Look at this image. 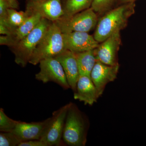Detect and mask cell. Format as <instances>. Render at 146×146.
<instances>
[{
  "label": "cell",
  "mask_w": 146,
  "mask_h": 146,
  "mask_svg": "<svg viewBox=\"0 0 146 146\" xmlns=\"http://www.w3.org/2000/svg\"><path fill=\"white\" fill-rule=\"evenodd\" d=\"M135 2L115 7L99 18L94 36L99 43L103 42L127 26L129 18L135 13Z\"/></svg>",
  "instance_id": "1"
},
{
  "label": "cell",
  "mask_w": 146,
  "mask_h": 146,
  "mask_svg": "<svg viewBox=\"0 0 146 146\" xmlns=\"http://www.w3.org/2000/svg\"><path fill=\"white\" fill-rule=\"evenodd\" d=\"M89 126L86 115L74 104L69 103L63 129V140L71 146H84Z\"/></svg>",
  "instance_id": "2"
},
{
  "label": "cell",
  "mask_w": 146,
  "mask_h": 146,
  "mask_svg": "<svg viewBox=\"0 0 146 146\" xmlns=\"http://www.w3.org/2000/svg\"><path fill=\"white\" fill-rule=\"evenodd\" d=\"M65 50L63 33L54 22H52L32 55L29 63L37 65L43 59L55 57Z\"/></svg>",
  "instance_id": "3"
},
{
  "label": "cell",
  "mask_w": 146,
  "mask_h": 146,
  "mask_svg": "<svg viewBox=\"0 0 146 146\" xmlns=\"http://www.w3.org/2000/svg\"><path fill=\"white\" fill-rule=\"evenodd\" d=\"M42 18L39 24L27 35L11 47L15 62L23 67L26 66L37 45L41 42L51 22Z\"/></svg>",
  "instance_id": "4"
},
{
  "label": "cell",
  "mask_w": 146,
  "mask_h": 146,
  "mask_svg": "<svg viewBox=\"0 0 146 146\" xmlns=\"http://www.w3.org/2000/svg\"><path fill=\"white\" fill-rule=\"evenodd\" d=\"M99 17L91 7L69 16H62L55 23L63 33H88L96 27Z\"/></svg>",
  "instance_id": "5"
},
{
  "label": "cell",
  "mask_w": 146,
  "mask_h": 146,
  "mask_svg": "<svg viewBox=\"0 0 146 146\" xmlns=\"http://www.w3.org/2000/svg\"><path fill=\"white\" fill-rule=\"evenodd\" d=\"M39 64L40 71L35 74L36 79L44 83L52 82L66 90L70 88L63 67L55 58H45Z\"/></svg>",
  "instance_id": "6"
},
{
  "label": "cell",
  "mask_w": 146,
  "mask_h": 146,
  "mask_svg": "<svg viewBox=\"0 0 146 146\" xmlns=\"http://www.w3.org/2000/svg\"><path fill=\"white\" fill-rule=\"evenodd\" d=\"M69 103L53 112L52 117L45 128L40 140L48 146H59L63 138V129Z\"/></svg>",
  "instance_id": "7"
},
{
  "label": "cell",
  "mask_w": 146,
  "mask_h": 146,
  "mask_svg": "<svg viewBox=\"0 0 146 146\" xmlns=\"http://www.w3.org/2000/svg\"><path fill=\"white\" fill-rule=\"evenodd\" d=\"M121 44L120 31L117 32L100 43L94 49L97 60L107 65H119L118 54Z\"/></svg>",
  "instance_id": "8"
},
{
  "label": "cell",
  "mask_w": 146,
  "mask_h": 146,
  "mask_svg": "<svg viewBox=\"0 0 146 146\" xmlns=\"http://www.w3.org/2000/svg\"><path fill=\"white\" fill-rule=\"evenodd\" d=\"M63 34L65 50L75 53L94 50L99 44L94 36L87 32H72Z\"/></svg>",
  "instance_id": "9"
},
{
  "label": "cell",
  "mask_w": 146,
  "mask_h": 146,
  "mask_svg": "<svg viewBox=\"0 0 146 146\" xmlns=\"http://www.w3.org/2000/svg\"><path fill=\"white\" fill-rule=\"evenodd\" d=\"M26 10L38 13L42 18L51 22H55L64 16L61 0H43L34 2L29 1Z\"/></svg>",
  "instance_id": "10"
},
{
  "label": "cell",
  "mask_w": 146,
  "mask_h": 146,
  "mask_svg": "<svg viewBox=\"0 0 146 146\" xmlns=\"http://www.w3.org/2000/svg\"><path fill=\"white\" fill-rule=\"evenodd\" d=\"M119 68V64L112 66L97 60L91 72V78L99 97L102 95L108 84L117 78Z\"/></svg>",
  "instance_id": "11"
},
{
  "label": "cell",
  "mask_w": 146,
  "mask_h": 146,
  "mask_svg": "<svg viewBox=\"0 0 146 146\" xmlns=\"http://www.w3.org/2000/svg\"><path fill=\"white\" fill-rule=\"evenodd\" d=\"M29 13L26 20L9 35H2L0 37V44L8 46H13L30 33L39 23L43 18L38 13L26 10Z\"/></svg>",
  "instance_id": "12"
},
{
  "label": "cell",
  "mask_w": 146,
  "mask_h": 146,
  "mask_svg": "<svg viewBox=\"0 0 146 146\" xmlns=\"http://www.w3.org/2000/svg\"><path fill=\"white\" fill-rule=\"evenodd\" d=\"M55 58L62 65L68 84L71 89L74 92L80 76L75 53L69 50H65Z\"/></svg>",
  "instance_id": "13"
},
{
  "label": "cell",
  "mask_w": 146,
  "mask_h": 146,
  "mask_svg": "<svg viewBox=\"0 0 146 146\" xmlns=\"http://www.w3.org/2000/svg\"><path fill=\"white\" fill-rule=\"evenodd\" d=\"M74 97L85 105L92 106L96 102L100 97L91 76H80Z\"/></svg>",
  "instance_id": "14"
},
{
  "label": "cell",
  "mask_w": 146,
  "mask_h": 146,
  "mask_svg": "<svg viewBox=\"0 0 146 146\" xmlns=\"http://www.w3.org/2000/svg\"><path fill=\"white\" fill-rule=\"evenodd\" d=\"M50 118L44 121L36 122L26 123L18 121L12 132L16 134L23 141L40 140Z\"/></svg>",
  "instance_id": "15"
},
{
  "label": "cell",
  "mask_w": 146,
  "mask_h": 146,
  "mask_svg": "<svg viewBox=\"0 0 146 146\" xmlns=\"http://www.w3.org/2000/svg\"><path fill=\"white\" fill-rule=\"evenodd\" d=\"M75 54L80 76H91V72L97 61L94 49Z\"/></svg>",
  "instance_id": "16"
},
{
  "label": "cell",
  "mask_w": 146,
  "mask_h": 146,
  "mask_svg": "<svg viewBox=\"0 0 146 146\" xmlns=\"http://www.w3.org/2000/svg\"><path fill=\"white\" fill-rule=\"evenodd\" d=\"M94 0H65L63 16H69L91 7Z\"/></svg>",
  "instance_id": "17"
},
{
  "label": "cell",
  "mask_w": 146,
  "mask_h": 146,
  "mask_svg": "<svg viewBox=\"0 0 146 146\" xmlns=\"http://www.w3.org/2000/svg\"><path fill=\"white\" fill-rule=\"evenodd\" d=\"M29 16V13L26 11H18L15 9L9 8L7 9L5 18H0L4 19L13 28L16 29L18 27L23 24Z\"/></svg>",
  "instance_id": "18"
},
{
  "label": "cell",
  "mask_w": 146,
  "mask_h": 146,
  "mask_svg": "<svg viewBox=\"0 0 146 146\" xmlns=\"http://www.w3.org/2000/svg\"><path fill=\"white\" fill-rule=\"evenodd\" d=\"M115 0H94L91 7L100 17L115 7Z\"/></svg>",
  "instance_id": "19"
},
{
  "label": "cell",
  "mask_w": 146,
  "mask_h": 146,
  "mask_svg": "<svg viewBox=\"0 0 146 146\" xmlns=\"http://www.w3.org/2000/svg\"><path fill=\"white\" fill-rule=\"evenodd\" d=\"M18 121L11 119L4 112L3 108L0 109V131L1 132H12L15 129Z\"/></svg>",
  "instance_id": "20"
},
{
  "label": "cell",
  "mask_w": 146,
  "mask_h": 146,
  "mask_svg": "<svg viewBox=\"0 0 146 146\" xmlns=\"http://www.w3.org/2000/svg\"><path fill=\"white\" fill-rule=\"evenodd\" d=\"M23 141L13 132H1L0 133V146H19Z\"/></svg>",
  "instance_id": "21"
},
{
  "label": "cell",
  "mask_w": 146,
  "mask_h": 146,
  "mask_svg": "<svg viewBox=\"0 0 146 146\" xmlns=\"http://www.w3.org/2000/svg\"><path fill=\"white\" fill-rule=\"evenodd\" d=\"M9 8L13 7L7 0H0V18H5L7 9Z\"/></svg>",
  "instance_id": "22"
},
{
  "label": "cell",
  "mask_w": 146,
  "mask_h": 146,
  "mask_svg": "<svg viewBox=\"0 0 146 146\" xmlns=\"http://www.w3.org/2000/svg\"><path fill=\"white\" fill-rule=\"evenodd\" d=\"M18 146H48L41 140H33L23 141Z\"/></svg>",
  "instance_id": "23"
},
{
  "label": "cell",
  "mask_w": 146,
  "mask_h": 146,
  "mask_svg": "<svg viewBox=\"0 0 146 146\" xmlns=\"http://www.w3.org/2000/svg\"><path fill=\"white\" fill-rule=\"evenodd\" d=\"M136 1V0H115V7L129 3L135 2Z\"/></svg>",
  "instance_id": "24"
},
{
  "label": "cell",
  "mask_w": 146,
  "mask_h": 146,
  "mask_svg": "<svg viewBox=\"0 0 146 146\" xmlns=\"http://www.w3.org/2000/svg\"><path fill=\"white\" fill-rule=\"evenodd\" d=\"M12 5L13 9H17L18 7V3L17 0H7Z\"/></svg>",
  "instance_id": "25"
},
{
  "label": "cell",
  "mask_w": 146,
  "mask_h": 146,
  "mask_svg": "<svg viewBox=\"0 0 146 146\" xmlns=\"http://www.w3.org/2000/svg\"><path fill=\"white\" fill-rule=\"evenodd\" d=\"M30 1H32L38 2L40 1H43V0H30Z\"/></svg>",
  "instance_id": "26"
}]
</instances>
